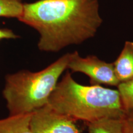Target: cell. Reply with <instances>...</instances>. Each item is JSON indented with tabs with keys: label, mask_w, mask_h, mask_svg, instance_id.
Masks as SVG:
<instances>
[{
	"label": "cell",
	"mask_w": 133,
	"mask_h": 133,
	"mask_svg": "<svg viewBox=\"0 0 133 133\" xmlns=\"http://www.w3.org/2000/svg\"><path fill=\"white\" fill-rule=\"evenodd\" d=\"M98 0H38L24 3L19 21L39 34L41 51L58 52L94 37L103 19Z\"/></svg>",
	"instance_id": "6da1fadb"
},
{
	"label": "cell",
	"mask_w": 133,
	"mask_h": 133,
	"mask_svg": "<svg viewBox=\"0 0 133 133\" xmlns=\"http://www.w3.org/2000/svg\"><path fill=\"white\" fill-rule=\"evenodd\" d=\"M48 105L75 121L86 123L106 118L122 117L125 112L118 90L100 85H81L70 72L57 83Z\"/></svg>",
	"instance_id": "7a4b0ae2"
},
{
	"label": "cell",
	"mask_w": 133,
	"mask_h": 133,
	"mask_svg": "<svg viewBox=\"0 0 133 133\" xmlns=\"http://www.w3.org/2000/svg\"><path fill=\"white\" fill-rule=\"evenodd\" d=\"M70 53L38 72L22 70L8 75L3 90L9 116L31 114L48 104L60 76L67 69Z\"/></svg>",
	"instance_id": "3957f363"
},
{
	"label": "cell",
	"mask_w": 133,
	"mask_h": 133,
	"mask_svg": "<svg viewBox=\"0 0 133 133\" xmlns=\"http://www.w3.org/2000/svg\"><path fill=\"white\" fill-rule=\"evenodd\" d=\"M67 69L86 75L92 85L118 86L120 83L116 76L114 63H107L93 55L82 57L77 51L70 53Z\"/></svg>",
	"instance_id": "277c9868"
},
{
	"label": "cell",
	"mask_w": 133,
	"mask_h": 133,
	"mask_svg": "<svg viewBox=\"0 0 133 133\" xmlns=\"http://www.w3.org/2000/svg\"><path fill=\"white\" fill-rule=\"evenodd\" d=\"M76 121L46 105L31 114L33 133H80Z\"/></svg>",
	"instance_id": "5b68a950"
},
{
	"label": "cell",
	"mask_w": 133,
	"mask_h": 133,
	"mask_svg": "<svg viewBox=\"0 0 133 133\" xmlns=\"http://www.w3.org/2000/svg\"><path fill=\"white\" fill-rule=\"evenodd\" d=\"M115 71L120 83L133 79V42L126 41L114 63Z\"/></svg>",
	"instance_id": "8992f818"
},
{
	"label": "cell",
	"mask_w": 133,
	"mask_h": 133,
	"mask_svg": "<svg viewBox=\"0 0 133 133\" xmlns=\"http://www.w3.org/2000/svg\"><path fill=\"white\" fill-rule=\"evenodd\" d=\"M31 114L0 119V133H33L30 125Z\"/></svg>",
	"instance_id": "52a82bcc"
},
{
	"label": "cell",
	"mask_w": 133,
	"mask_h": 133,
	"mask_svg": "<svg viewBox=\"0 0 133 133\" xmlns=\"http://www.w3.org/2000/svg\"><path fill=\"white\" fill-rule=\"evenodd\" d=\"M86 124L88 133H124L122 117L106 118Z\"/></svg>",
	"instance_id": "ba28073f"
},
{
	"label": "cell",
	"mask_w": 133,
	"mask_h": 133,
	"mask_svg": "<svg viewBox=\"0 0 133 133\" xmlns=\"http://www.w3.org/2000/svg\"><path fill=\"white\" fill-rule=\"evenodd\" d=\"M22 0H0V17L19 19L23 11Z\"/></svg>",
	"instance_id": "9c48e42d"
},
{
	"label": "cell",
	"mask_w": 133,
	"mask_h": 133,
	"mask_svg": "<svg viewBox=\"0 0 133 133\" xmlns=\"http://www.w3.org/2000/svg\"><path fill=\"white\" fill-rule=\"evenodd\" d=\"M124 110L133 109V79L120 83L118 86Z\"/></svg>",
	"instance_id": "30bf717a"
},
{
	"label": "cell",
	"mask_w": 133,
	"mask_h": 133,
	"mask_svg": "<svg viewBox=\"0 0 133 133\" xmlns=\"http://www.w3.org/2000/svg\"><path fill=\"white\" fill-rule=\"evenodd\" d=\"M122 122L124 133H133V109L125 111Z\"/></svg>",
	"instance_id": "8fae6325"
},
{
	"label": "cell",
	"mask_w": 133,
	"mask_h": 133,
	"mask_svg": "<svg viewBox=\"0 0 133 133\" xmlns=\"http://www.w3.org/2000/svg\"><path fill=\"white\" fill-rule=\"evenodd\" d=\"M17 35L11 30L6 29H0V40L3 39H16L18 38Z\"/></svg>",
	"instance_id": "7c38bea8"
}]
</instances>
